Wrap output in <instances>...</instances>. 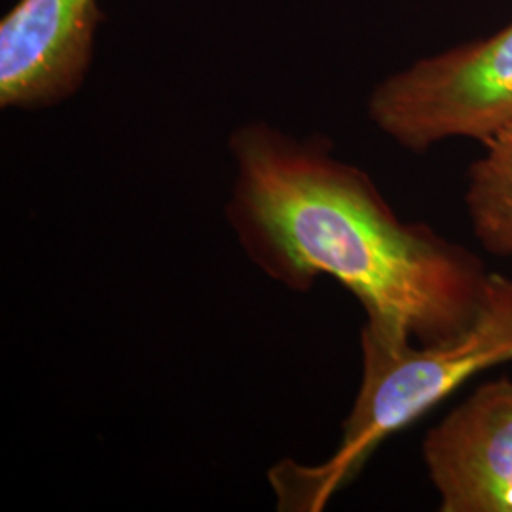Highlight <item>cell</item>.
I'll return each mask as SVG.
<instances>
[{"mask_svg":"<svg viewBox=\"0 0 512 512\" xmlns=\"http://www.w3.org/2000/svg\"><path fill=\"white\" fill-rule=\"evenodd\" d=\"M228 148L236 179L226 219L262 274L293 293L334 277L368 321L421 346L475 323L492 277L482 260L399 219L363 169L334 158L327 139L247 122Z\"/></svg>","mask_w":512,"mask_h":512,"instance_id":"obj_1","label":"cell"},{"mask_svg":"<svg viewBox=\"0 0 512 512\" xmlns=\"http://www.w3.org/2000/svg\"><path fill=\"white\" fill-rule=\"evenodd\" d=\"M363 380L342 440L325 463H277L270 471L279 509L319 511L393 433L427 414L478 372L512 361V279L492 274L475 323L456 338L414 346L412 338L366 319Z\"/></svg>","mask_w":512,"mask_h":512,"instance_id":"obj_2","label":"cell"},{"mask_svg":"<svg viewBox=\"0 0 512 512\" xmlns=\"http://www.w3.org/2000/svg\"><path fill=\"white\" fill-rule=\"evenodd\" d=\"M368 116L412 152L448 139L486 143L511 128L512 23L387 76L370 93Z\"/></svg>","mask_w":512,"mask_h":512,"instance_id":"obj_3","label":"cell"},{"mask_svg":"<svg viewBox=\"0 0 512 512\" xmlns=\"http://www.w3.org/2000/svg\"><path fill=\"white\" fill-rule=\"evenodd\" d=\"M103 19L99 0H18L0 21V109H52L80 92Z\"/></svg>","mask_w":512,"mask_h":512,"instance_id":"obj_4","label":"cell"},{"mask_svg":"<svg viewBox=\"0 0 512 512\" xmlns=\"http://www.w3.org/2000/svg\"><path fill=\"white\" fill-rule=\"evenodd\" d=\"M442 512H512V382L480 385L423 439Z\"/></svg>","mask_w":512,"mask_h":512,"instance_id":"obj_5","label":"cell"},{"mask_svg":"<svg viewBox=\"0 0 512 512\" xmlns=\"http://www.w3.org/2000/svg\"><path fill=\"white\" fill-rule=\"evenodd\" d=\"M471 165L465 205L486 251L512 256V126L484 143Z\"/></svg>","mask_w":512,"mask_h":512,"instance_id":"obj_6","label":"cell"}]
</instances>
